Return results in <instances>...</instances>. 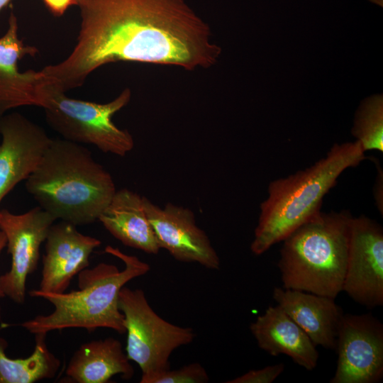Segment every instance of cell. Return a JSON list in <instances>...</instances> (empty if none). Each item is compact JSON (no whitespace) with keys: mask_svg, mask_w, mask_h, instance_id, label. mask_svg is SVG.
<instances>
[{"mask_svg":"<svg viewBox=\"0 0 383 383\" xmlns=\"http://www.w3.org/2000/svg\"><path fill=\"white\" fill-rule=\"evenodd\" d=\"M77 43L61 62L40 70L48 85L66 92L99 67L137 62L187 71L213 66L221 48L209 25L186 0H76Z\"/></svg>","mask_w":383,"mask_h":383,"instance_id":"cell-1","label":"cell"},{"mask_svg":"<svg viewBox=\"0 0 383 383\" xmlns=\"http://www.w3.org/2000/svg\"><path fill=\"white\" fill-rule=\"evenodd\" d=\"M26 188L56 220L76 226L97 221L116 192L111 175L90 150L63 138H52Z\"/></svg>","mask_w":383,"mask_h":383,"instance_id":"cell-2","label":"cell"},{"mask_svg":"<svg viewBox=\"0 0 383 383\" xmlns=\"http://www.w3.org/2000/svg\"><path fill=\"white\" fill-rule=\"evenodd\" d=\"M105 252L122 260L124 269L120 270L114 265L100 262L78 274L77 290L62 293L30 290V296L49 301L54 310L23 322L21 326L34 335L67 328L93 331L99 328L126 333L124 316L118 307L119 292L127 282L145 274L150 265L110 245L106 247Z\"/></svg>","mask_w":383,"mask_h":383,"instance_id":"cell-3","label":"cell"},{"mask_svg":"<svg viewBox=\"0 0 383 383\" xmlns=\"http://www.w3.org/2000/svg\"><path fill=\"white\" fill-rule=\"evenodd\" d=\"M365 152L357 140L336 143L311 167L272 181L260 204L252 252L264 253L321 211L323 196L346 169L366 158Z\"/></svg>","mask_w":383,"mask_h":383,"instance_id":"cell-4","label":"cell"},{"mask_svg":"<svg viewBox=\"0 0 383 383\" xmlns=\"http://www.w3.org/2000/svg\"><path fill=\"white\" fill-rule=\"evenodd\" d=\"M353 217L348 210L319 211L283 240L278 262L283 288L336 298L343 291Z\"/></svg>","mask_w":383,"mask_h":383,"instance_id":"cell-5","label":"cell"},{"mask_svg":"<svg viewBox=\"0 0 383 383\" xmlns=\"http://www.w3.org/2000/svg\"><path fill=\"white\" fill-rule=\"evenodd\" d=\"M65 93L45 84L42 106L48 124L63 139L92 144L104 152L118 156H125L133 148L131 134L112 121L113 116L131 101L129 88L105 104L70 98Z\"/></svg>","mask_w":383,"mask_h":383,"instance_id":"cell-6","label":"cell"},{"mask_svg":"<svg viewBox=\"0 0 383 383\" xmlns=\"http://www.w3.org/2000/svg\"><path fill=\"white\" fill-rule=\"evenodd\" d=\"M118 307L127 333L126 355L141 369V378L170 369L172 353L195 337L192 328L172 324L157 315L140 289L123 287Z\"/></svg>","mask_w":383,"mask_h":383,"instance_id":"cell-7","label":"cell"},{"mask_svg":"<svg viewBox=\"0 0 383 383\" xmlns=\"http://www.w3.org/2000/svg\"><path fill=\"white\" fill-rule=\"evenodd\" d=\"M55 221L39 206L21 214L0 209V230L11 257L9 271L0 276V289L16 303L25 301L27 277L36 270L40 245Z\"/></svg>","mask_w":383,"mask_h":383,"instance_id":"cell-8","label":"cell"},{"mask_svg":"<svg viewBox=\"0 0 383 383\" xmlns=\"http://www.w3.org/2000/svg\"><path fill=\"white\" fill-rule=\"evenodd\" d=\"M337 367L331 383H376L383 377V326L370 313L344 314L336 340Z\"/></svg>","mask_w":383,"mask_h":383,"instance_id":"cell-9","label":"cell"},{"mask_svg":"<svg viewBox=\"0 0 383 383\" xmlns=\"http://www.w3.org/2000/svg\"><path fill=\"white\" fill-rule=\"evenodd\" d=\"M343 291L368 309L383 306V229L365 215L350 222Z\"/></svg>","mask_w":383,"mask_h":383,"instance_id":"cell-10","label":"cell"},{"mask_svg":"<svg viewBox=\"0 0 383 383\" xmlns=\"http://www.w3.org/2000/svg\"><path fill=\"white\" fill-rule=\"evenodd\" d=\"M143 204L160 248L180 262L219 269L218 254L207 235L196 224L190 209L172 203L161 208L144 196Z\"/></svg>","mask_w":383,"mask_h":383,"instance_id":"cell-11","label":"cell"},{"mask_svg":"<svg viewBox=\"0 0 383 383\" xmlns=\"http://www.w3.org/2000/svg\"><path fill=\"white\" fill-rule=\"evenodd\" d=\"M0 203L35 170L52 138L38 125L12 113L0 118Z\"/></svg>","mask_w":383,"mask_h":383,"instance_id":"cell-12","label":"cell"},{"mask_svg":"<svg viewBox=\"0 0 383 383\" xmlns=\"http://www.w3.org/2000/svg\"><path fill=\"white\" fill-rule=\"evenodd\" d=\"M101 243L99 239L81 233L69 222L53 223L45 239L38 289L65 292L73 277L89 267L90 255Z\"/></svg>","mask_w":383,"mask_h":383,"instance_id":"cell-13","label":"cell"},{"mask_svg":"<svg viewBox=\"0 0 383 383\" xmlns=\"http://www.w3.org/2000/svg\"><path fill=\"white\" fill-rule=\"evenodd\" d=\"M272 296L277 305L306 332L316 347L335 350L344 313L335 299L281 287L274 289Z\"/></svg>","mask_w":383,"mask_h":383,"instance_id":"cell-14","label":"cell"},{"mask_svg":"<svg viewBox=\"0 0 383 383\" xmlns=\"http://www.w3.org/2000/svg\"><path fill=\"white\" fill-rule=\"evenodd\" d=\"M258 346L271 355L284 354L307 370L317 365L318 353L306 332L278 305L269 306L250 326Z\"/></svg>","mask_w":383,"mask_h":383,"instance_id":"cell-15","label":"cell"},{"mask_svg":"<svg viewBox=\"0 0 383 383\" xmlns=\"http://www.w3.org/2000/svg\"><path fill=\"white\" fill-rule=\"evenodd\" d=\"M98 221L126 246L154 255L161 249L145 213L143 196L133 191L116 190Z\"/></svg>","mask_w":383,"mask_h":383,"instance_id":"cell-16","label":"cell"},{"mask_svg":"<svg viewBox=\"0 0 383 383\" xmlns=\"http://www.w3.org/2000/svg\"><path fill=\"white\" fill-rule=\"evenodd\" d=\"M133 366L120 341L113 338L85 343L74 352L66 369V378L77 383H106L121 375L130 379Z\"/></svg>","mask_w":383,"mask_h":383,"instance_id":"cell-17","label":"cell"},{"mask_svg":"<svg viewBox=\"0 0 383 383\" xmlns=\"http://www.w3.org/2000/svg\"><path fill=\"white\" fill-rule=\"evenodd\" d=\"M46 334L35 335L33 353L26 358H11L6 355V341L0 338V383H33L55 376L60 360L48 349Z\"/></svg>","mask_w":383,"mask_h":383,"instance_id":"cell-18","label":"cell"},{"mask_svg":"<svg viewBox=\"0 0 383 383\" xmlns=\"http://www.w3.org/2000/svg\"><path fill=\"white\" fill-rule=\"evenodd\" d=\"M352 134L365 152H383V98L374 95L364 100L358 108Z\"/></svg>","mask_w":383,"mask_h":383,"instance_id":"cell-19","label":"cell"},{"mask_svg":"<svg viewBox=\"0 0 383 383\" xmlns=\"http://www.w3.org/2000/svg\"><path fill=\"white\" fill-rule=\"evenodd\" d=\"M17 31V18L11 12L7 31L0 38V73L10 75L19 73L18 61L26 55L34 56L38 52L36 48L23 45Z\"/></svg>","mask_w":383,"mask_h":383,"instance_id":"cell-20","label":"cell"},{"mask_svg":"<svg viewBox=\"0 0 383 383\" xmlns=\"http://www.w3.org/2000/svg\"><path fill=\"white\" fill-rule=\"evenodd\" d=\"M209 377L198 362L190 363L171 370L170 368L157 374L140 378V383H206Z\"/></svg>","mask_w":383,"mask_h":383,"instance_id":"cell-21","label":"cell"},{"mask_svg":"<svg viewBox=\"0 0 383 383\" xmlns=\"http://www.w3.org/2000/svg\"><path fill=\"white\" fill-rule=\"evenodd\" d=\"M284 365L279 363L260 370H252L226 383H271L284 371Z\"/></svg>","mask_w":383,"mask_h":383,"instance_id":"cell-22","label":"cell"},{"mask_svg":"<svg viewBox=\"0 0 383 383\" xmlns=\"http://www.w3.org/2000/svg\"><path fill=\"white\" fill-rule=\"evenodd\" d=\"M49 10L55 16H62L72 6H76V0H42Z\"/></svg>","mask_w":383,"mask_h":383,"instance_id":"cell-23","label":"cell"},{"mask_svg":"<svg viewBox=\"0 0 383 383\" xmlns=\"http://www.w3.org/2000/svg\"><path fill=\"white\" fill-rule=\"evenodd\" d=\"M383 173L381 168L378 169V174L376 177L374 185V198L376 206L382 216L383 214V200H382V186H383Z\"/></svg>","mask_w":383,"mask_h":383,"instance_id":"cell-24","label":"cell"},{"mask_svg":"<svg viewBox=\"0 0 383 383\" xmlns=\"http://www.w3.org/2000/svg\"><path fill=\"white\" fill-rule=\"evenodd\" d=\"M6 246V238L4 233L0 230V254L3 249ZM5 294L0 289V298L4 297Z\"/></svg>","mask_w":383,"mask_h":383,"instance_id":"cell-25","label":"cell"},{"mask_svg":"<svg viewBox=\"0 0 383 383\" xmlns=\"http://www.w3.org/2000/svg\"><path fill=\"white\" fill-rule=\"evenodd\" d=\"M11 0H0V11L6 6Z\"/></svg>","mask_w":383,"mask_h":383,"instance_id":"cell-26","label":"cell"}]
</instances>
